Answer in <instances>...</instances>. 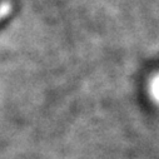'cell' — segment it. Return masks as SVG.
<instances>
[{
	"label": "cell",
	"instance_id": "obj_1",
	"mask_svg": "<svg viewBox=\"0 0 159 159\" xmlns=\"http://www.w3.org/2000/svg\"><path fill=\"white\" fill-rule=\"evenodd\" d=\"M152 94L157 100H159V76L155 78L152 83Z\"/></svg>",
	"mask_w": 159,
	"mask_h": 159
}]
</instances>
